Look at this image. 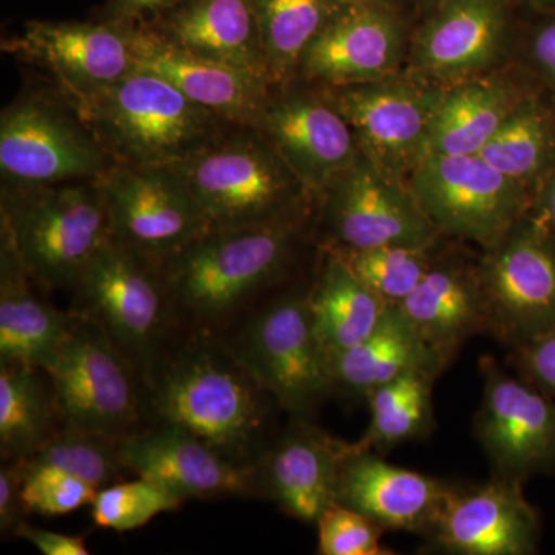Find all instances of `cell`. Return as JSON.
<instances>
[{"mask_svg": "<svg viewBox=\"0 0 555 555\" xmlns=\"http://www.w3.org/2000/svg\"><path fill=\"white\" fill-rule=\"evenodd\" d=\"M134 25V24H133ZM138 68L173 83L190 101L238 127H255L272 89L264 80L222 62L189 53L134 25Z\"/></svg>", "mask_w": 555, "mask_h": 555, "instance_id": "cell-23", "label": "cell"}, {"mask_svg": "<svg viewBox=\"0 0 555 555\" xmlns=\"http://www.w3.org/2000/svg\"><path fill=\"white\" fill-rule=\"evenodd\" d=\"M343 5H372V3H387L389 0H337Z\"/></svg>", "mask_w": 555, "mask_h": 555, "instance_id": "cell-46", "label": "cell"}, {"mask_svg": "<svg viewBox=\"0 0 555 555\" xmlns=\"http://www.w3.org/2000/svg\"><path fill=\"white\" fill-rule=\"evenodd\" d=\"M119 440L62 426L36 454L21 460V465L50 467L101 489L127 470L120 459Z\"/></svg>", "mask_w": 555, "mask_h": 555, "instance_id": "cell-34", "label": "cell"}, {"mask_svg": "<svg viewBox=\"0 0 555 555\" xmlns=\"http://www.w3.org/2000/svg\"><path fill=\"white\" fill-rule=\"evenodd\" d=\"M516 107L509 89L495 80H466L443 91L430 122L427 155H480Z\"/></svg>", "mask_w": 555, "mask_h": 555, "instance_id": "cell-30", "label": "cell"}, {"mask_svg": "<svg viewBox=\"0 0 555 555\" xmlns=\"http://www.w3.org/2000/svg\"><path fill=\"white\" fill-rule=\"evenodd\" d=\"M21 499L27 513L54 517L91 505L100 489L50 467L21 465Z\"/></svg>", "mask_w": 555, "mask_h": 555, "instance_id": "cell-38", "label": "cell"}, {"mask_svg": "<svg viewBox=\"0 0 555 555\" xmlns=\"http://www.w3.org/2000/svg\"><path fill=\"white\" fill-rule=\"evenodd\" d=\"M181 500L144 477L104 486L94 496V525L112 531H133L156 516L181 506Z\"/></svg>", "mask_w": 555, "mask_h": 555, "instance_id": "cell-37", "label": "cell"}, {"mask_svg": "<svg viewBox=\"0 0 555 555\" xmlns=\"http://www.w3.org/2000/svg\"><path fill=\"white\" fill-rule=\"evenodd\" d=\"M531 2L539 7H555V0H531Z\"/></svg>", "mask_w": 555, "mask_h": 555, "instance_id": "cell-47", "label": "cell"}, {"mask_svg": "<svg viewBox=\"0 0 555 555\" xmlns=\"http://www.w3.org/2000/svg\"><path fill=\"white\" fill-rule=\"evenodd\" d=\"M324 195V221L338 250L429 248L436 225L409 188L382 173L363 155L343 170Z\"/></svg>", "mask_w": 555, "mask_h": 555, "instance_id": "cell-15", "label": "cell"}, {"mask_svg": "<svg viewBox=\"0 0 555 555\" xmlns=\"http://www.w3.org/2000/svg\"><path fill=\"white\" fill-rule=\"evenodd\" d=\"M416 36L412 57L427 76L465 79L495 60L506 30L502 0H447Z\"/></svg>", "mask_w": 555, "mask_h": 555, "instance_id": "cell-25", "label": "cell"}, {"mask_svg": "<svg viewBox=\"0 0 555 555\" xmlns=\"http://www.w3.org/2000/svg\"><path fill=\"white\" fill-rule=\"evenodd\" d=\"M409 190L438 232L494 248L521 219L525 184L480 155H427Z\"/></svg>", "mask_w": 555, "mask_h": 555, "instance_id": "cell-10", "label": "cell"}, {"mask_svg": "<svg viewBox=\"0 0 555 555\" xmlns=\"http://www.w3.org/2000/svg\"><path fill=\"white\" fill-rule=\"evenodd\" d=\"M295 240V217L204 233L160 266L175 313L203 327L228 320L283 272Z\"/></svg>", "mask_w": 555, "mask_h": 555, "instance_id": "cell-3", "label": "cell"}, {"mask_svg": "<svg viewBox=\"0 0 555 555\" xmlns=\"http://www.w3.org/2000/svg\"><path fill=\"white\" fill-rule=\"evenodd\" d=\"M520 478L495 476L444 500L429 535L438 547L462 555H528L540 537L539 513L526 500Z\"/></svg>", "mask_w": 555, "mask_h": 555, "instance_id": "cell-19", "label": "cell"}, {"mask_svg": "<svg viewBox=\"0 0 555 555\" xmlns=\"http://www.w3.org/2000/svg\"><path fill=\"white\" fill-rule=\"evenodd\" d=\"M185 0H109L107 20L141 25L158 20Z\"/></svg>", "mask_w": 555, "mask_h": 555, "instance_id": "cell-43", "label": "cell"}, {"mask_svg": "<svg viewBox=\"0 0 555 555\" xmlns=\"http://www.w3.org/2000/svg\"><path fill=\"white\" fill-rule=\"evenodd\" d=\"M60 420L46 371L27 364H0V449L3 459L21 462L36 454Z\"/></svg>", "mask_w": 555, "mask_h": 555, "instance_id": "cell-31", "label": "cell"}, {"mask_svg": "<svg viewBox=\"0 0 555 555\" xmlns=\"http://www.w3.org/2000/svg\"><path fill=\"white\" fill-rule=\"evenodd\" d=\"M2 50L49 73L68 101H79L138 69L134 25L94 22L30 21L21 35L3 40Z\"/></svg>", "mask_w": 555, "mask_h": 555, "instance_id": "cell-13", "label": "cell"}, {"mask_svg": "<svg viewBox=\"0 0 555 555\" xmlns=\"http://www.w3.org/2000/svg\"><path fill=\"white\" fill-rule=\"evenodd\" d=\"M22 474L20 462H3L0 467V528L2 534L16 532L24 521V505L21 499Z\"/></svg>", "mask_w": 555, "mask_h": 555, "instance_id": "cell-41", "label": "cell"}, {"mask_svg": "<svg viewBox=\"0 0 555 555\" xmlns=\"http://www.w3.org/2000/svg\"><path fill=\"white\" fill-rule=\"evenodd\" d=\"M511 361L520 378L555 400V327L514 346Z\"/></svg>", "mask_w": 555, "mask_h": 555, "instance_id": "cell-40", "label": "cell"}, {"mask_svg": "<svg viewBox=\"0 0 555 555\" xmlns=\"http://www.w3.org/2000/svg\"><path fill=\"white\" fill-rule=\"evenodd\" d=\"M542 219L555 238V175L554 178L551 179L550 184H547L545 196H543Z\"/></svg>", "mask_w": 555, "mask_h": 555, "instance_id": "cell-45", "label": "cell"}, {"mask_svg": "<svg viewBox=\"0 0 555 555\" xmlns=\"http://www.w3.org/2000/svg\"><path fill=\"white\" fill-rule=\"evenodd\" d=\"M119 452L127 470L163 486L181 502L258 492L257 466L232 462L170 423L120 438Z\"/></svg>", "mask_w": 555, "mask_h": 555, "instance_id": "cell-18", "label": "cell"}, {"mask_svg": "<svg viewBox=\"0 0 555 555\" xmlns=\"http://www.w3.org/2000/svg\"><path fill=\"white\" fill-rule=\"evenodd\" d=\"M141 25L178 49L243 69L270 87L254 0H185Z\"/></svg>", "mask_w": 555, "mask_h": 555, "instance_id": "cell-24", "label": "cell"}, {"mask_svg": "<svg viewBox=\"0 0 555 555\" xmlns=\"http://www.w3.org/2000/svg\"><path fill=\"white\" fill-rule=\"evenodd\" d=\"M397 308L447 364L466 338L486 328L477 278L452 268H430Z\"/></svg>", "mask_w": 555, "mask_h": 555, "instance_id": "cell-27", "label": "cell"}, {"mask_svg": "<svg viewBox=\"0 0 555 555\" xmlns=\"http://www.w3.org/2000/svg\"><path fill=\"white\" fill-rule=\"evenodd\" d=\"M427 3H434V5H441V3L447 2V0H425Z\"/></svg>", "mask_w": 555, "mask_h": 555, "instance_id": "cell-48", "label": "cell"}, {"mask_svg": "<svg viewBox=\"0 0 555 555\" xmlns=\"http://www.w3.org/2000/svg\"><path fill=\"white\" fill-rule=\"evenodd\" d=\"M272 90L297 78L302 57L347 5L337 0H254Z\"/></svg>", "mask_w": 555, "mask_h": 555, "instance_id": "cell-32", "label": "cell"}, {"mask_svg": "<svg viewBox=\"0 0 555 555\" xmlns=\"http://www.w3.org/2000/svg\"><path fill=\"white\" fill-rule=\"evenodd\" d=\"M73 291L79 313L101 324L134 367L147 371L163 356L175 310L159 264L112 240Z\"/></svg>", "mask_w": 555, "mask_h": 555, "instance_id": "cell-8", "label": "cell"}, {"mask_svg": "<svg viewBox=\"0 0 555 555\" xmlns=\"http://www.w3.org/2000/svg\"><path fill=\"white\" fill-rule=\"evenodd\" d=\"M334 250L341 255L353 273L387 306L400 305L433 268L427 259V248Z\"/></svg>", "mask_w": 555, "mask_h": 555, "instance_id": "cell-36", "label": "cell"}, {"mask_svg": "<svg viewBox=\"0 0 555 555\" xmlns=\"http://www.w3.org/2000/svg\"><path fill=\"white\" fill-rule=\"evenodd\" d=\"M483 400L476 416L478 443L496 476L520 478L555 467V400L491 357L480 361Z\"/></svg>", "mask_w": 555, "mask_h": 555, "instance_id": "cell-16", "label": "cell"}, {"mask_svg": "<svg viewBox=\"0 0 555 555\" xmlns=\"http://www.w3.org/2000/svg\"><path fill=\"white\" fill-rule=\"evenodd\" d=\"M486 331L518 346L555 327V238L525 219L491 248L477 278Z\"/></svg>", "mask_w": 555, "mask_h": 555, "instance_id": "cell-11", "label": "cell"}, {"mask_svg": "<svg viewBox=\"0 0 555 555\" xmlns=\"http://www.w3.org/2000/svg\"><path fill=\"white\" fill-rule=\"evenodd\" d=\"M318 553L323 555H385L382 526L358 511L335 503L317 521Z\"/></svg>", "mask_w": 555, "mask_h": 555, "instance_id": "cell-39", "label": "cell"}, {"mask_svg": "<svg viewBox=\"0 0 555 555\" xmlns=\"http://www.w3.org/2000/svg\"><path fill=\"white\" fill-rule=\"evenodd\" d=\"M347 451L349 443L299 422L259 460L258 492L288 516L317 524L337 503L339 467Z\"/></svg>", "mask_w": 555, "mask_h": 555, "instance_id": "cell-22", "label": "cell"}, {"mask_svg": "<svg viewBox=\"0 0 555 555\" xmlns=\"http://www.w3.org/2000/svg\"><path fill=\"white\" fill-rule=\"evenodd\" d=\"M169 169L195 199L208 232L295 217L309 192L254 127H229Z\"/></svg>", "mask_w": 555, "mask_h": 555, "instance_id": "cell-5", "label": "cell"}, {"mask_svg": "<svg viewBox=\"0 0 555 555\" xmlns=\"http://www.w3.org/2000/svg\"><path fill=\"white\" fill-rule=\"evenodd\" d=\"M452 486L386 463L371 451H349L339 467L337 503L396 531L426 532Z\"/></svg>", "mask_w": 555, "mask_h": 555, "instance_id": "cell-21", "label": "cell"}, {"mask_svg": "<svg viewBox=\"0 0 555 555\" xmlns=\"http://www.w3.org/2000/svg\"><path fill=\"white\" fill-rule=\"evenodd\" d=\"M9 236L0 233V364L42 369L56 352L73 315L43 301Z\"/></svg>", "mask_w": 555, "mask_h": 555, "instance_id": "cell-26", "label": "cell"}, {"mask_svg": "<svg viewBox=\"0 0 555 555\" xmlns=\"http://www.w3.org/2000/svg\"><path fill=\"white\" fill-rule=\"evenodd\" d=\"M437 375L412 372L367 393L371 425L352 447L372 451L425 434L430 423V383Z\"/></svg>", "mask_w": 555, "mask_h": 555, "instance_id": "cell-33", "label": "cell"}, {"mask_svg": "<svg viewBox=\"0 0 555 555\" xmlns=\"http://www.w3.org/2000/svg\"><path fill=\"white\" fill-rule=\"evenodd\" d=\"M443 360L409 326L397 306H389L371 337L341 353L332 364L335 389L367 397L377 387L412 372L440 374Z\"/></svg>", "mask_w": 555, "mask_h": 555, "instance_id": "cell-29", "label": "cell"}, {"mask_svg": "<svg viewBox=\"0 0 555 555\" xmlns=\"http://www.w3.org/2000/svg\"><path fill=\"white\" fill-rule=\"evenodd\" d=\"M323 94L352 127L361 155L382 173L400 181L426 158L430 122L443 90L387 78L324 87Z\"/></svg>", "mask_w": 555, "mask_h": 555, "instance_id": "cell-14", "label": "cell"}, {"mask_svg": "<svg viewBox=\"0 0 555 555\" xmlns=\"http://www.w3.org/2000/svg\"><path fill=\"white\" fill-rule=\"evenodd\" d=\"M113 166L115 160L60 90L24 94L3 109L2 184L96 181Z\"/></svg>", "mask_w": 555, "mask_h": 555, "instance_id": "cell-7", "label": "cell"}, {"mask_svg": "<svg viewBox=\"0 0 555 555\" xmlns=\"http://www.w3.org/2000/svg\"><path fill=\"white\" fill-rule=\"evenodd\" d=\"M145 378L150 406L163 423L184 427L232 462L258 465L269 393L228 343L199 335L160 356Z\"/></svg>", "mask_w": 555, "mask_h": 555, "instance_id": "cell-1", "label": "cell"}, {"mask_svg": "<svg viewBox=\"0 0 555 555\" xmlns=\"http://www.w3.org/2000/svg\"><path fill=\"white\" fill-rule=\"evenodd\" d=\"M42 369L62 426L113 438L134 433L141 401L134 364L96 321L83 313L73 315Z\"/></svg>", "mask_w": 555, "mask_h": 555, "instance_id": "cell-6", "label": "cell"}, {"mask_svg": "<svg viewBox=\"0 0 555 555\" xmlns=\"http://www.w3.org/2000/svg\"><path fill=\"white\" fill-rule=\"evenodd\" d=\"M16 534L31 543L43 555H87L86 539L80 535L62 534L47 529L31 528L22 524Z\"/></svg>", "mask_w": 555, "mask_h": 555, "instance_id": "cell-42", "label": "cell"}, {"mask_svg": "<svg viewBox=\"0 0 555 555\" xmlns=\"http://www.w3.org/2000/svg\"><path fill=\"white\" fill-rule=\"evenodd\" d=\"M312 193H323L361 155L345 116L321 93H270L254 127Z\"/></svg>", "mask_w": 555, "mask_h": 555, "instance_id": "cell-17", "label": "cell"}, {"mask_svg": "<svg viewBox=\"0 0 555 555\" xmlns=\"http://www.w3.org/2000/svg\"><path fill=\"white\" fill-rule=\"evenodd\" d=\"M403 54V30L387 3L347 5L313 40L299 78L323 87L389 78Z\"/></svg>", "mask_w": 555, "mask_h": 555, "instance_id": "cell-20", "label": "cell"}, {"mask_svg": "<svg viewBox=\"0 0 555 555\" xmlns=\"http://www.w3.org/2000/svg\"><path fill=\"white\" fill-rule=\"evenodd\" d=\"M96 181L107 201L112 240L156 264L208 232L195 199L169 167L115 164Z\"/></svg>", "mask_w": 555, "mask_h": 555, "instance_id": "cell-12", "label": "cell"}, {"mask_svg": "<svg viewBox=\"0 0 555 555\" xmlns=\"http://www.w3.org/2000/svg\"><path fill=\"white\" fill-rule=\"evenodd\" d=\"M532 57L540 72L555 86V21L537 31L532 40Z\"/></svg>", "mask_w": 555, "mask_h": 555, "instance_id": "cell-44", "label": "cell"}, {"mask_svg": "<svg viewBox=\"0 0 555 555\" xmlns=\"http://www.w3.org/2000/svg\"><path fill=\"white\" fill-rule=\"evenodd\" d=\"M308 301L317 337L332 364L371 337L389 308L335 250L328 251Z\"/></svg>", "mask_w": 555, "mask_h": 555, "instance_id": "cell-28", "label": "cell"}, {"mask_svg": "<svg viewBox=\"0 0 555 555\" xmlns=\"http://www.w3.org/2000/svg\"><path fill=\"white\" fill-rule=\"evenodd\" d=\"M553 144L545 113L534 105H517L480 156L500 173L525 184L546 166Z\"/></svg>", "mask_w": 555, "mask_h": 555, "instance_id": "cell-35", "label": "cell"}, {"mask_svg": "<svg viewBox=\"0 0 555 555\" xmlns=\"http://www.w3.org/2000/svg\"><path fill=\"white\" fill-rule=\"evenodd\" d=\"M0 233L39 287L75 288L112 241L107 201L98 181L2 184Z\"/></svg>", "mask_w": 555, "mask_h": 555, "instance_id": "cell-4", "label": "cell"}, {"mask_svg": "<svg viewBox=\"0 0 555 555\" xmlns=\"http://www.w3.org/2000/svg\"><path fill=\"white\" fill-rule=\"evenodd\" d=\"M72 104L109 158L124 166L169 167L232 127L142 68Z\"/></svg>", "mask_w": 555, "mask_h": 555, "instance_id": "cell-2", "label": "cell"}, {"mask_svg": "<svg viewBox=\"0 0 555 555\" xmlns=\"http://www.w3.org/2000/svg\"><path fill=\"white\" fill-rule=\"evenodd\" d=\"M229 347L269 397L291 414H308L335 389L308 295L280 298L259 310Z\"/></svg>", "mask_w": 555, "mask_h": 555, "instance_id": "cell-9", "label": "cell"}]
</instances>
